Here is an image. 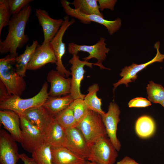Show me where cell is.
Masks as SVG:
<instances>
[{"instance_id":"cell-3","label":"cell","mask_w":164,"mask_h":164,"mask_svg":"<svg viewBox=\"0 0 164 164\" xmlns=\"http://www.w3.org/2000/svg\"><path fill=\"white\" fill-rule=\"evenodd\" d=\"M48 87L47 82H45L39 92L29 98L23 99L9 94L0 99V108L11 110L20 114L28 109L43 105L49 96Z\"/></svg>"},{"instance_id":"cell-4","label":"cell","mask_w":164,"mask_h":164,"mask_svg":"<svg viewBox=\"0 0 164 164\" xmlns=\"http://www.w3.org/2000/svg\"><path fill=\"white\" fill-rule=\"evenodd\" d=\"M76 127L81 131L89 147L100 138L108 137L101 115L91 110Z\"/></svg>"},{"instance_id":"cell-11","label":"cell","mask_w":164,"mask_h":164,"mask_svg":"<svg viewBox=\"0 0 164 164\" xmlns=\"http://www.w3.org/2000/svg\"><path fill=\"white\" fill-rule=\"evenodd\" d=\"M63 20L61 26L50 43L57 59L56 70L64 77L68 78L71 74V72L65 68L62 62V57L66 52L65 44L63 42V39L66 31L74 23L75 21L74 19L69 20L68 16H65Z\"/></svg>"},{"instance_id":"cell-36","label":"cell","mask_w":164,"mask_h":164,"mask_svg":"<svg viewBox=\"0 0 164 164\" xmlns=\"http://www.w3.org/2000/svg\"><path fill=\"white\" fill-rule=\"evenodd\" d=\"M116 164H140L135 161L134 159L126 156L122 160L117 162Z\"/></svg>"},{"instance_id":"cell-8","label":"cell","mask_w":164,"mask_h":164,"mask_svg":"<svg viewBox=\"0 0 164 164\" xmlns=\"http://www.w3.org/2000/svg\"><path fill=\"white\" fill-rule=\"evenodd\" d=\"M65 139L63 147L74 154L87 160L90 148L81 131L76 127L64 128Z\"/></svg>"},{"instance_id":"cell-24","label":"cell","mask_w":164,"mask_h":164,"mask_svg":"<svg viewBox=\"0 0 164 164\" xmlns=\"http://www.w3.org/2000/svg\"><path fill=\"white\" fill-rule=\"evenodd\" d=\"M155 129L154 121L148 116L140 117L135 123V132L139 137L142 138H146L152 136L155 133Z\"/></svg>"},{"instance_id":"cell-28","label":"cell","mask_w":164,"mask_h":164,"mask_svg":"<svg viewBox=\"0 0 164 164\" xmlns=\"http://www.w3.org/2000/svg\"><path fill=\"white\" fill-rule=\"evenodd\" d=\"M146 89L149 100L161 104L164 99V87L161 85L150 81Z\"/></svg>"},{"instance_id":"cell-6","label":"cell","mask_w":164,"mask_h":164,"mask_svg":"<svg viewBox=\"0 0 164 164\" xmlns=\"http://www.w3.org/2000/svg\"><path fill=\"white\" fill-rule=\"evenodd\" d=\"M61 3L65 13L68 15L75 18L84 24H89L94 22L105 26L109 34L112 35L118 30L121 26V20L118 18L113 21L108 20L104 17L96 15H86L72 8L70 3L66 0H62Z\"/></svg>"},{"instance_id":"cell-15","label":"cell","mask_w":164,"mask_h":164,"mask_svg":"<svg viewBox=\"0 0 164 164\" xmlns=\"http://www.w3.org/2000/svg\"><path fill=\"white\" fill-rule=\"evenodd\" d=\"M57 59L50 43L38 45L29 63L27 70H36L48 63H55Z\"/></svg>"},{"instance_id":"cell-20","label":"cell","mask_w":164,"mask_h":164,"mask_svg":"<svg viewBox=\"0 0 164 164\" xmlns=\"http://www.w3.org/2000/svg\"><path fill=\"white\" fill-rule=\"evenodd\" d=\"M65 139L64 128L57 122L54 117L45 133L44 143L51 148L63 147Z\"/></svg>"},{"instance_id":"cell-23","label":"cell","mask_w":164,"mask_h":164,"mask_svg":"<svg viewBox=\"0 0 164 164\" xmlns=\"http://www.w3.org/2000/svg\"><path fill=\"white\" fill-rule=\"evenodd\" d=\"M38 42L34 41L30 46L27 45L24 52L16 57L15 67L16 70L20 76H26L28 65L38 46Z\"/></svg>"},{"instance_id":"cell-26","label":"cell","mask_w":164,"mask_h":164,"mask_svg":"<svg viewBox=\"0 0 164 164\" xmlns=\"http://www.w3.org/2000/svg\"><path fill=\"white\" fill-rule=\"evenodd\" d=\"M70 4L73 5L75 9L82 14L96 15L104 17L100 11L97 0H74Z\"/></svg>"},{"instance_id":"cell-27","label":"cell","mask_w":164,"mask_h":164,"mask_svg":"<svg viewBox=\"0 0 164 164\" xmlns=\"http://www.w3.org/2000/svg\"><path fill=\"white\" fill-rule=\"evenodd\" d=\"M31 153L36 164H53L51 148L49 145L44 143Z\"/></svg>"},{"instance_id":"cell-30","label":"cell","mask_w":164,"mask_h":164,"mask_svg":"<svg viewBox=\"0 0 164 164\" xmlns=\"http://www.w3.org/2000/svg\"><path fill=\"white\" fill-rule=\"evenodd\" d=\"M69 106L73 110L76 127L85 117L89 110L84 99H81L74 100Z\"/></svg>"},{"instance_id":"cell-35","label":"cell","mask_w":164,"mask_h":164,"mask_svg":"<svg viewBox=\"0 0 164 164\" xmlns=\"http://www.w3.org/2000/svg\"><path fill=\"white\" fill-rule=\"evenodd\" d=\"M19 157L24 164H36L32 158L29 157L25 153L20 154Z\"/></svg>"},{"instance_id":"cell-18","label":"cell","mask_w":164,"mask_h":164,"mask_svg":"<svg viewBox=\"0 0 164 164\" xmlns=\"http://www.w3.org/2000/svg\"><path fill=\"white\" fill-rule=\"evenodd\" d=\"M18 115L24 117L44 134L54 117L43 105L29 109Z\"/></svg>"},{"instance_id":"cell-13","label":"cell","mask_w":164,"mask_h":164,"mask_svg":"<svg viewBox=\"0 0 164 164\" xmlns=\"http://www.w3.org/2000/svg\"><path fill=\"white\" fill-rule=\"evenodd\" d=\"M120 113L117 104L111 102L109 105L108 112L101 115L108 136L118 151L120 150L121 147V142L117 136L118 125L120 121Z\"/></svg>"},{"instance_id":"cell-29","label":"cell","mask_w":164,"mask_h":164,"mask_svg":"<svg viewBox=\"0 0 164 164\" xmlns=\"http://www.w3.org/2000/svg\"><path fill=\"white\" fill-rule=\"evenodd\" d=\"M57 122L64 128L76 127V122L72 109L69 106L54 117Z\"/></svg>"},{"instance_id":"cell-12","label":"cell","mask_w":164,"mask_h":164,"mask_svg":"<svg viewBox=\"0 0 164 164\" xmlns=\"http://www.w3.org/2000/svg\"><path fill=\"white\" fill-rule=\"evenodd\" d=\"M160 45L159 41L156 42L155 44L154 47L156 49L157 53L155 56L151 60L146 63L139 64L133 63L130 66L125 67L122 69L120 75L122 78L113 84V91L121 84H125L126 87H128V83L136 79L137 73L148 66L155 62H162L164 60V54H162L159 51Z\"/></svg>"},{"instance_id":"cell-9","label":"cell","mask_w":164,"mask_h":164,"mask_svg":"<svg viewBox=\"0 0 164 164\" xmlns=\"http://www.w3.org/2000/svg\"><path fill=\"white\" fill-rule=\"evenodd\" d=\"M19 115L22 135L21 144L26 151L32 153L44 143L45 134L24 117Z\"/></svg>"},{"instance_id":"cell-25","label":"cell","mask_w":164,"mask_h":164,"mask_svg":"<svg viewBox=\"0 0 164 164\" xmlns=\"http://www.w3.org/2000/svg\"><path fill=\"white\" fill-rule=\"evenodd\" d=\"M99 90V87L94 84L88 87V93L85 95L84 100L88 109L96 112L101 115L105 112L101 108V99L98 98L97 95Z\"/></svg>"},{"instance_id":"cell-38","label":"cell","mask_w":164,"mask_h":164,"mask_svg":"<svg viewBox=\"0 0 164 164\" xmlns=\"http://www.w3.org/2000/svg\"><path fill=\"white\" fill-rule=\"evenodd\" d=\"M164 108V99L161 104Z\"/></svg>"},{"instance_id":"cell-31","label":"cell","mask_w":164,"mask_h":164,"mask_svg":"<svg viewBox=\"0 0 164 164\" xmlns=\"http://www.w3.org/2000/svg\"><path fill=\"white\" fill-rule=\"evenodd\" d=\"M11 15L6 0H0V36L3 28L8 26Z\"/></svg>"},{"instance_id":"cell-5","label":"cell","mask_w":164,"mask_h":164,"mask_svg":"<svg viewBox=\"0 0 164 164\" xmlns=\"http://www.w3.org/2000/svg\"><path fill=\"white\" fill-rule=\"evenodd\" d=\"M87 160L98 164H114L118 156L117 151L108 137H102L90 147Z\"/></svg>"},{"instance_id":"cell-1","label":"cell","mask_w":164,"mask_h":164,"mask_svg":"<svg viewBox=\"0 0 164 164\" xmlns=\"http://www.w3.org/2000/svg\"><path fill=\"white\" fill-rule=\"evenodd\" d=\"M31 11L32 8L28 5L18 13L12 15L8 25V34L4 40H0L1 54L9 53L13 56H18L17 49L23 47L29 40L25 31Z\"/></svg>"},{"instance_id":"cell-34","label":"cell","mask_w":164,"mask_h":164,"mask_svg":"<svg viewBox=\"0 0 164 164\" xmlns=\"http://www.w3.org/2000/svg\"><path fill=\"white\" fill-rule=\"evenodd\" d=\"M97 1L100 10L102 11L104 9H109L113 11L117 0H97Z\"/></svg>"},{"instance_id":"cell-32","label":"cell","mask_w":164,"mask_h":164,"mask_svg":"<svg viewBox=\"0 0 164 164\" xmlns=\"http://www.w3.org/2000/svg\"><path fill=\"white\" fill-rule=\"evenodd\" d=\"M11 15L19 13L32 1V0H6Z\"/></svg>"},{"instance_id":"cell-7","label":"cell","mask_w":164,"mask_h":164,"mask_svg":"<svg viewBox=\"0 0 164 164\" xmlns=\"http://www.w3.org/2000/svg\"><path fill=\"white\" fill-rule=\"evenodd\" d=\"M105 41V39L101 37L96 44L92 45H80L70 43L68 44V51L72 55L77 54L78 52L80 51L87 52L89 55L83 58L84 60L87 61L93 58L96 59L97 60L96 63L101 69L109 70L102 64L110 50L109 48L106 47Z\"/></svg>"},{"instance_id":"cell-2","label":"cell","mask_w":164,"mask_h":164,"mask_svg":"<svg viewBox=\"0 0 164 164\" xmlns=\"http://www.w3.org/2000/svg\"><path fill=\"white\" fill-rule=\"evenodd\" d=\"M16 57L9 54L0 59V81L10 94L20 97L26 90V83L16 70Z\"/></svg>"},{"instance_id":"cell-10","label":"cell","mask_w":164,"mask_h":164,"mask_svg":"<svg viewBox=\"0 0 164 164\" xmlns=\"http://www.w3.org/2000/svg\"><path fill=\"white\" fill-rule=\"evenodd\" d=\"M68 62L72 64L70 68L72 78L70 94L73 100L77 99H84L86 95L81 93L80 87L81 82L84 79V74L86 72L84 67L87 65L90 68H92L93 65L98 66L96 63H92L87 61L80 60L77 54L73 55L72 57Z\"/></svg>"},{"instance_id":"cell-21","label":"cell","mask_w":164,"mask_h":164,"mask_svg":"<svg viewBox=\"0 0 164 164\" xmlns=\"http://www.w3.org/2000/svg\"><path fill=\"white\" fill-rule=\"evenodd\" d=\"M53 164H85L86 160L63 147L51 148Z\"/></svg>"},{"instance_id":"cell-22","label":"cell","mask_w":164,"mask_h":164,"mask_svg":"<svg viewBox=\"0 0 164 164\" xmlns=\"http://www.w3.org/2000/svg\"><path fill=\"white\" fill-rule=\"evenodd\" d=\"M73 100L70 94L63 97L49 96L43 105L54 117L67 108Z\"/></svg>"},{"instance_id":"cell-14","label":"cell","mask_w":164,"mask_h":164,"mask_svg":"<svg viewBox=\"0 0 164 164\" xmlns=\"http://www.w3.org/2000/svg\"><path fill=\"white\" fill-rule=\"evenodd\" d=\"M16 141L3 129L0 130V164H16L20 154Z\"/></svg>"},{"instance_id":"cell-16","label":"cell","mask_w":164,"mask_h":164,"mask_svg":"<svg viewBox=\"0 0 164 164\" xmlns=\"http://www.w3.org/2000/svg\"><path fill=\"white\" fill-rule=\"evenodd\" d=\"M35 14L43 29L44 36L43 43H49L58 32L64 20L53 19L46 10L40 9H36Z\"/></svg>"},{"instance_id":"cell-17","label":"cell","mask_w":164,"mask_h":164,"mask_svg":"<svg viewBox=\"0 0 164 164\" xmlns=\"http://www.w3.org/2000/svg\"><path fill=\"white\" fill-rule=\"evenodd\" d=\"M46 79L50 84L49 96L60 97L70 94L71 78H66L57 70H52L48 72Z\"/></svg>"},{"instance_id":"cell-19","label":"cell","mask_w":164,"mask_h":164,"mask_svg":"<svg viewBox=\"0 0 164 164\" xmlns=\"http://www.w3.org/2000/svg\"><path fill=\"white\" fill-rule=\"evenodd\" d=\"M0 122L15 140L21 143L22 135L19 115L11 110H0Z\"/></svg>"},{"instance_id":"cell-33","label":"cell","mask_w":164,"mask_h":164,"mask_svg":"<svg viewBox=\"0 0 164 164\" xmlns=\"http://www.w3.org/2000/svg\"><path fill=\"white\" fill-rule=\"evenodd\" d=\"M130 108H145L151 105L149 100L142 97H138L131 100L128 103Z\"/></svg>"},{"instance_id":"cell-37","label":"cell","mask_w":164,"mask_h":164,"mask_svg":"<svg viewBox=\"0 0 164 164\" xmlns=\"http://www.w3.org/2000/svg\"><path fill=\"white\" fill-rule=\"evenodd\" d=\"M85 164H98L95 162H92L88 160H86Z\"/></svg>"}]
</instances>
